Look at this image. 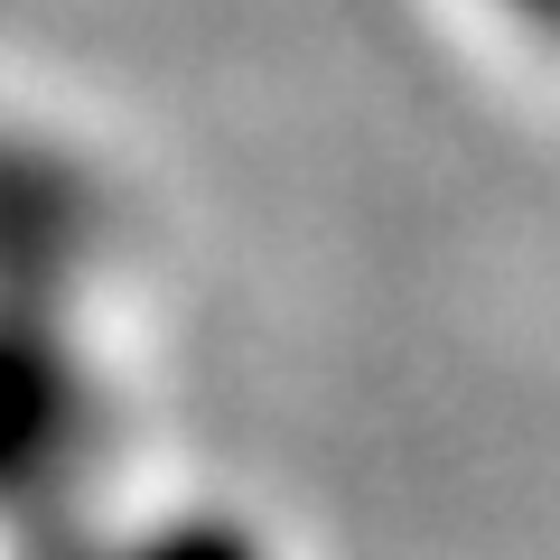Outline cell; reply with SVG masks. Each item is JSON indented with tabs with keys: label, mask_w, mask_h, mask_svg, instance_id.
Segmentation results:
<instances>
[{
	"label": "cell",
	"mask_w": 560,
	"mask_h": 560,
	"mask_svg": "<svg viewBox=\"0 0 560 560\" xmlns=\"http://www.w3.org/2000/svg\"><path fill=\"white\" fill-rule=\"evenodd\" d=\"M75 430V383L38 337H0V495L66 458Z\"/></svg>",
	"instance_id": "6da1fadb"
},
{
	"label": "cell",
	"mask_w": 560,
	"mask_h": 560,
	"mask_svg": "<svg viewBox=\"0 0 560 560\" xmlns=\"http://www.w3.org/2000/svg\"><path fill=\"white\" fill-rule=\"evenodd\" d=\"M131 560H261V541L243 533V523H168V533H150Z\"/></svg>",
	"instance_id": "7a4b0ae2"
},
{
	"label": "cell",
	"mask_w": 560,
	"mask_h": 560,
	"mask_svg": "<svg viewBox=\"0 0 560 560\" xmlns=\"http://www.w3.org/2000/svg\"><path fill=\"white\" fill-rule=\"evenodd\" d=\"M523 28H541V38H560V0H504Z\"/></svg>",
	"instance_id": "3957f363"
}]
</instances>
